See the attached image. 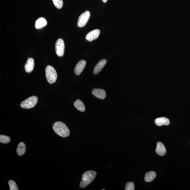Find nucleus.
<instances>
[{"label": "nucleus", "mask_w": 190, "mask_h": 190, "mask_svg": "<svg viewBox=\"0 0 190 190\" xmlns=\"http://www.w3.org/2000/svg\"><path fill=\"white\" fill-rule=\"evenodd\" d=\"M97 174V172L93 170L85 172L82 176L81 181L80 183V187L84 189L91 183L95 179Z\"/></svg>", "instance_id": "2"}, {"label": "nucleus", "mask_w": 190, "mask_h": 190, "mask_svg": "<svg viewBox=\"0 0 190 190\" xmlns=\"http://www.w3.org/2000/svg\"><path fill=\"white\" fill-rule=\"evenodd\" d=\"M11 139L9 137L5 135H0V142L1 143L7 144L10 142Z\"/></svg>", "instance_id": "18"}, {"label": "nucleus", "mask_w": 190, "mask_h": 190, "mask_svg": "<svg viewBox=\"0 0 190 190\" xmlns=\"http://www.w3.org/2000/svg\"><path fill=\"white\" fill-rule=\"evenodd\" d=\"M155 124L158 126H160L163 125H168L169 124V119L166 117H162L156 118L155 121Z\"/></svg>", "instance_id": "13"}, {"label": "nucleus", "mask_w": 190, "mask_h": 190, "mask_svg": "<svg viewBox=\"0 0 190 190\" xmlns=\"http://www.w3.org/2000/svg\"><path fill=\"white\" fill-rule=\"evenodd\" d=\"M8 184L10 190H18V187L16 183L13 180H10L8 181Z\"/></svg>", "instance_id": "19"}, {"label": "nucleus", "mask_w": 190, "mask_h": 190, "mask_svg": "<svg viewBox=\"0 0 190 190\" xmlns=\"http://www.w3.org/2000/svg\"><path fill=\"white\" fill-rule=\"evenodd\" d=\"M107 61L105 59H103L100 61L96 64V65L94 68L93 70V73L95 74H97L100 72L105 66V64H106Z\"/></svg>", "instance_id": "11"}, {"label": "nucleus", "mask_w": 190, "mask_h": 190, "mask_svg": "<svg viewBox=\"0 0 190 190\" xmlns=\"http://www.w3.org/2000/svg\"><path fill=\"white\" fill-rule=\"evenodd\" d=\"M52 128L56 134L59 136L66 138L69 136L70 130L68 127L64 123L57 121L53 125Z\"/></svg>", "instance_id": "1"}, {"label": "nucleus", "mask_w": 190, "mask_h": 190, "mask_svg": "<svg viewBox=\"0 0 190 190\" xmlns=\"http://www.w3.org/2000/svg\"><path fill=\"white\" fill-rule=\"evenodd\" d=\"M90 16V13L89 11H86L80 15L78 18V26L79 27H83L86 24Z\"/></svg>", "instance_id": "5"}, {"label": "nucleus", "mask_w": 190, "mask_h": 190, "mask_svg": "<svg viewBox=\"0 0 190 190\" xmlns=\"http://www.w3.org/2000/svg\"><path fill=\"white\" fill-rule=\"evenodd\" d=\"M92 94L95 97L99 99H104L106 97V93L104 90L101 89H95L93 90Z\"/></svg>", "instance_id": "9"}, {"label": "nucleus", "mask_w": 190, "mask_h": 190, "mask_svg": "<svg viewBox=\"0 0 190 190\" xmlns=\"http://www.w3.org/2000/svg\"><path fill=\"white\" fill-rule=\"evenodd\" d=\"M38 101V97L36 96H33L21 102V106L24 109L31 108L36 105Z\"/></svg>", "instance_id": "4"}, {"label": "nucleus", "mask_w": 190, "mask_h": 190, "mask_svg": "<svg viewBox=\"0 0 190 190\" xmlns=\"http://www.w3.org/2000/svg\"><path fill=\"white\" fill-rule=\"evenodd\" d=\"M156 173L153 171L148 172L146 174L144 180L146 182H150L153 181L156 176Z\"/></svg>", "instance_id": "17"}, {"label": "nucleus", "mask_w": 190, "mask_h": 190, "mask_svg": "<svg viewBox=\"0 0 190 190\" xmlns=\"http://www.w3.org/2000/svg\"><path fill=\"white\" fill-rule=\"evenodd\" d=\"M64 44L62 38H59L55 44V51L57 55L60 57L64 55Z\"/></svg>", "instance_id": "6"}, {"label": "nucleus", "mask_w": 190, "mask_h": 190, "mask_svg": "<svg viewBox=\"0 0 190 190\" xmlns=\"http://www.w3.org/2000/svg\"><path fill=\"white\" fill-rule=\"evenodd\" d=\"M74 106L78 110L82 112H84L85 111V106L81 100L78 99L74 102Z\"/></svg>", "instance_id": "16"}, {"label": "nucleus", "mask_w": 190, "mask_h": 190, "mask_svg": "<svg viewBox=\"0 0 190 190\" xmlns=\"http://www.w3.org/2000/svg\"><path fill=\"white\" fill-rule=\"evenodd\" d=\"M34 67V60L32 58H30L28 59L27 61L25 63L24 68L25 71L27 73H30L32 72Z\"/></svg>", "instance_id": "10"}, {"label": "nucleus", "mask_w": 190, "mask_h": 190, "mask_svg": "<svg viewBox=\"0 0 190 190\" xmlns=\"http://www.w3.org/2000/svg\"><path fill=\"white\" fill-rule=\"evenodd\" d=\"M86 62L84 60H81L76 64L74 68V72L76 75H79L85 68Z\"/></svg>", "instance_id": "8"}, {"label": "nucleus", "mask_w": 190, "mask_h": 190, "mask_svg": "<svg viewBox=\"0 0 190 190\" xmlns=\"http://www.w3.org/2000/svg\"><path fill=\"white\" fill-rule=\"evenodd\" d=\"M46 76L47 80L50 84L55 83L57 78V73L56 70L53 67L48 65L45 69Z\"/></svg>", "instance_id": "3"}, {"label": "nucleus", "mask_w": 190, "mask_h": 190, "mask_svg": "<svg viewBox=\"0 0 190 190\" xmlns=\"http://www.w3.org/2000/svg\"><path fill=\"white\" fill-rule=\"evenodd\" d=\"M104 3H106L107 1V0H102Z\"/></svg>", "instance_id": "22"}, {"label": "nucleus", "mask_w": 190, "mask_h": 190, "mask_svg": "<svg viewBox=\"0 0 190 190\" xmlns=\"http://www.w3.org/2000/svg\"><path fill=\"white\" fill-rule=\"evenodd\" d=\"M55 6L58 9H61L63 5V0H52Z\"/></svg>", "instance_id": "20"}, {"label": "nucleus", "mask_w": 190, "mask_h": 190, "mask_svg": "<svg viewBox=\"0 0 190 190\" xmlns=\"http://www.w3.org/2000/svg\"><path fill=\"white\" fill-rule=\"evenodd\" d=\"M26 151V146L24 143L21 142L19 143L17 146L16 152L19 156H22L25 154Z\"/></svg>", "instance_id": "15"}, {"label": "nucleus", "mask_w": 190, "mask_h": 190, "mask_svg": "<svg viewBox=\"0 0 190 190\" xmlns=\"http://www.w3.org/2000/svg\"><path fill=\"white\" fill-rule=\"evenodd\" d=\"M47 23V21L44 17L38 18L35 22V27L37 29H39L46 26Z\"/></svg>", "instance_id": "14"}, {"label": "nucleus", "mask_w": 190, "mask_h": 190, "mask_svg": "<svg viewBox=\"0 0 190 190\" xmlns=\"http://www.w3.org/2000/svg\"><path fill=\"white\" fill-rule=\"evenodd\" d=\"M125 190H135L134 183L132 182H128L127 183L125 187Z\"/></svg>", "instance_id": "21"}, {"label": "nucleus", "mask_w": 190, "mask_h": 190, "mask_svg": "<svg viewBox=\"0 0 190 190\" xmlns=\"http://www.w3.org/2000/svg\"><path fill=\"white\" fill-rule=\"evenodd\" d=\"M100 33V30L99 29H95L88 33L86 36V40L91 42L97 39Z\"/></svg>", "instance_id": "7"}, {"label": "nucleus", "mask_w": 190, "mask_h": 190, "mask_svg": "<svg viewBox=\"0 0 190 190\" xmlns=\"http://www.w3.org/2000/svg\"><path fill=\"white\" fill-rule=\"evenodd\" d=\"M156 152L158 155L163 156L166 153V149L164 144L161 142H158L157 144Z\"/></svg>", "instance_id": "12"}]
</instances>
